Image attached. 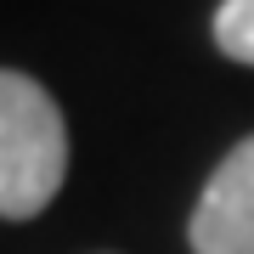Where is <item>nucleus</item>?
Here are the masks:
<instances>
[{
	"instance_id": "obj_1",
	"label": "nucleus",
	"mask_w": 254,
	"mask_h": 254,
	"mask_svg": "<svg viewBox=\"0 0 254 254\" xmlns=\"http://www.w3.org/2000/svg\"><path fill=\"white\" fill-rule=\"evenodd\" d=\"M68 175V125L40 79L0 68V215L34 220Z\"/></svg>"
},
{
	"instance_id": "obj_2",
	"label": "nucleus",
	"mask_w": 254,
	"mask_h": 254,
	"mask_svg": "<svg viewBox=\"0 0 254 254\" xmlns=\"http://www.w3.org/2000/svg\"><path fill=\"white\" fill-rule=\"evenodd\" d=\"M187 243L192 254H254V136H243L209 175Z\"/></svg>"
},
{
	"instance_id": "obj_3",
	"label": "nucleus",
	"mask_w": 254,
	"mask_h": 254,
	"mask_svg": "<svg viewBox=\"0 0 254 254\" xmlns=\"http://www.w3.org/2000/svg\"><path fill=\"white\" fill-rule=\"evenodd\" d=\"M215 46L232 63L254 68V0H220L215 11Z\"/></svg>"
}]
</instances>
